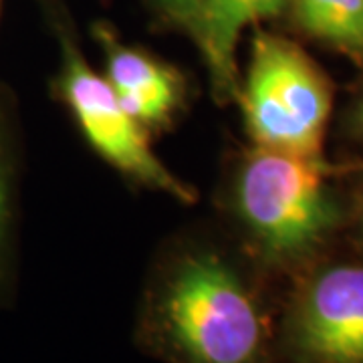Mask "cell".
<instances>
[{
    "instance_id": "277c9868",
    "label": "cell",
    "mask_w": 363,
    "mask_h": 363,
    "mask_svg": "<svg viewBox=\"0 0 363 363\" xmlns=\"http://www.w3.org/2000/svg\"><path fill=\"white\" fill-rule=\"evenodd\" d=\"M59 87L85 138L109 164L154 188L169 192L182 202L192 200V192L174 178L150 150L140 123L121 107L111 83L99 77L81 59L71 40H65V65Z\"/></svg>"
},
{
    "instance_id": "30bf717a",
    "label": "cell",
    "mask_w": 363,
    "mask_h": 363,
    "mask_svg": "<svg viewBox=\"0 0 363 363\" xmlns=\"http://www.w3.org/2000/svg\"><path fill=\"white\" fill-rule=\"evenodd\" d=\"M4 206H6V192H4V180H2V168H0V230L4 222Z\"/></svg>"
},
{
    "instance_id": "52a82bcc",
    "label": "cell",
    "mask_w": 363,
    "mask_h": 363,
    "mask_svg": "<svg viewBox=\"0 0 363 363\" xmlns=\"http://www.w3.org/2000/svg\"><path fill=\"white\" fill-rule=\"evenodd\" d=\"M107 40V81L121 107L138 123H160L172 113L180 85L174 73L143 52Z\"/></svg>"
},
{
    "instance_id": "7a4b0ae2",
    "label": "cell",
    "mask_w": 363,
    "mask_h": 363,
    "mask_svg": "<svg viewBox=\"0 0 363 363\" xmlns=\"http://www.w3.org/2000/svg\"><path fill=\"white\" fill-rule=\"evenodd\" d=\"M236 202L260 247L274 259L307 255L339 216L319 156L262 145L242 164Z\"/></svg>"
},
{
    "instance_id": "ba28073f",
    "label": "cell",
    "mask_w": 363,
    "mask_h": 363,
    "mask_svg": "<svg viewBox=\"0 0 363 363\" xmlns=\"http://www.w3.org/2000/svg\"><path fill=\"white\" fill-rule=\"evenodd\" d=\"M301 25L347 51H363V0H295Z\"/></svg>"
},
{
    "instance_id": "6da1fadb",
    "label": "cell",
    "mask_w": 363,
    "mask_h": 363,
    "mask_svg": "<svg viewBox=\"0 0 363 363\" xmlns=\"http://www.w3.org/2000/svg\"><path fill=\"white\" fill-rule=\"evenodd\" d=\"M152 317L176 363H267L259 305L238 272L216 255L182 259L160 286Z\"/></svg>"
},
{
    "instance_id": "3957f363",
    "label": "cell",
    "mask_w": 363,
    "mask_h": 363,
    "mask_svg": "<svg viewBox=\"0 0 363 363\" xmlns=\"http://www.w3.org/2000/svg\"><path fill=\"white\" fill-rule=\"evenodd\" d=\"M240 101L248 131L259 145L319 156L331 91L323 73L297 45L259 35Z\"/></svg>"
},
{
    "instance_id": "9c48e42d",
    "label": "cell",
    "mask_w": 363,
    "mask_h": 363,
    "mask_svg": "<svg viewBox=\"0 0 363 363\" xmlns=\"http://www.w3.org/2000/svg\"><path fill=\"white\" fill-rule=\"evenodd\" d=\"M160 9L168 14L169 18L178 21L182 25L194 28L196 18L200 14L204 0H156Z\"/></svg>"
},
{
    "instance_id": "8992f818",
    "label": "cell",
    "mask_w": 363,
    "mask_h": 363,
    "mask_svg": "<svg viewBox=\"0 0 363 363\" xmlns=\"http://www.w3.org/2000/svg\"><path fill=\"white\" fill-rule=\"evenodd\" d=\"M289 0H204L196 18L194 35L204 52L212 85L218 97L236 91V43L242 28L277 14Z\"/></svg>"
},
{
    "instance_id": "5b68a950",
    "label": "cell",
    "mask_w": 363,
    "mask_h": 363,
    "mask_svg": "<svg viewBox=\"0 0 363 363\" xmlns=\"http://www.w3.org/2000/svg\"><path fill=\"white\" fill-rule=\"evenodd\" d=\"M298 363H363V267L317 272L301 291L289 321Z\"/></svg>"
},
{
    "instance_id": "8fae6325",
    "label": "cell",
    "mask_w": 363,
    "mask_h": 363,
    "mask_svg": "<svg viewBox=\"0 0 363 363\" xmlns=\"http://www.w3.org/2000/svg\"><path fill=\"white\" fill-rule=\"evenodd\" d=\"M359 121H362V125H363V107H362V113H359Z\"/></svg>"
}]
</instances>
